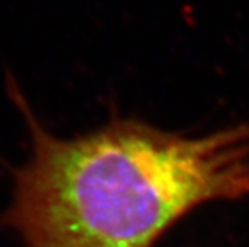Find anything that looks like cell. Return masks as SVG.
Returning <instances> with one entry per match:
<instances>
[{"mask_svg":"<svg viewBox=\"0 0 249 247\" xmlns=\"http://www.w3.org/2000/svg\"><path fill=\"white\" fill-rule=\"evenodd\" d=\"M31 151L12 165L0 230L23 247H155L195 209L249 196V122L188 136L137 119L63 138L7 76Z\"/></svg>","mask_w":249,"mask_h":247,"instance_id":"cell-1","label":"cell"}]
</instances>
